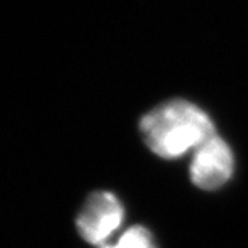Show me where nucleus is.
<instances>
[{"instance_id":"f257e3e1","label":"nucleus","mask_w":248,"mask_h":248,"mask_svg":"<svg viewBox=\"0 0 248 248\" xmlns=\"http://www.w3.org/2000/svg\"><path fill=\"white\" fill-rule=\"evenodd\" d=\"M145 145L161 158H179L215 136V124L195 103L174 98L153 108L140 120Z\"/></svg>"},{"instance_id":"f03ea898","label":"nucleus","mask_w":248,"mask_h":248,"mask_svg":"<svg viewBox=\"0 0 248 248\" xmlns=\"http://www.w3.org/2000/svg\"><path fill=\"white\" fill-rule=\"evenodd\" d=\"M124 219V208L120 198L111 192H93L84 202L76 226L87 244L100 245L118 231Z\"/></svg>"},{"instance_id":"7ed1b4c3","label":"nucleus","mask_w":248,"mask_h":248,"mask_svg":"<svg viewBox=\"0 0 248 248\" xmlns=\"http://www.w3.org/2000/svg\"><path fill=\"white\" fill-rule=\"evenodd\" d=\"M235 160L229 143L219 136L205 140L193 153L190 163V179L198 188L216 190L234 174Z\"/></svg>"},{"instance_id":"20e7f679","label":"nucleus","mask_w":248,"mask_h":248,"mask_svg":"<svg viewBox=\"0 0 248 248\" xmlns=\"http://www.w3.org/2000/svg\"><path fill=\"white\" fill-rule=\"evenodd\" d=\"M103 248H156L152 232L143 226H134L118 239L116 244Z\"/></svg>"}]
</instances>
